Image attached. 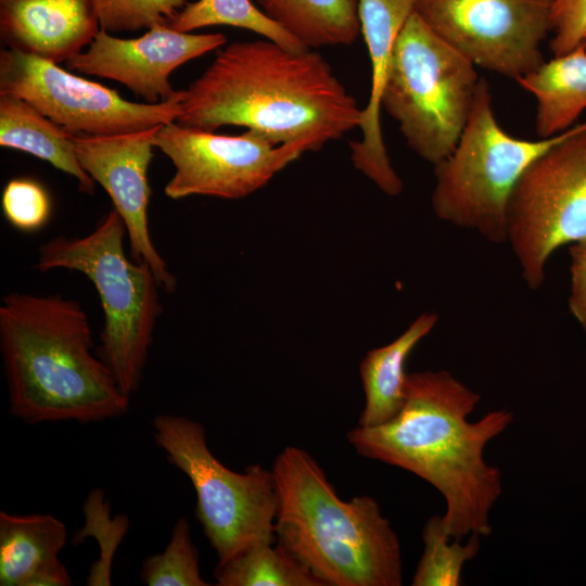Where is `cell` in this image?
<instances>
[{
  "instance_id": "52a82bcc",
  "label": "cell",
  "mask_w": 586,
  "mask_h": 586,
  "mask_svg": "<svg viewBox=\"0 0 586 586\" xmlns=\"http://www.w3.org/2000/svg\"><path fill=\"white\" fill-rule=\"evenodd\" d=\"M572 128L537 140L509 135L498 124L489 86L481 78L472 112L455 149L434 165L431 203L435 215L456 227L476 231L489 242L506 243L507 203L515 182Z\"/></svg>"
},
{
  "instance_id": "277c9868",
  "label": "cell",
  "mask_w": 586,
  "mask_h": 586,
  "mask_svg": "<svg viewBox=\"0 0 586 586\" xmlns=\"http://www.w3.org/2000/svg\"><path fill=\"white\" fill-rule=\"evenodd\" d=\"M276 543L324 586H400L399 538L377 500H342L319 463L286 446L271 468Z\"/></svg>"
},
{
  "instance_id": "484cf974",
  "label": "cell",
  "mask_w": 586,
  "mask_h": 586,
  "mask_svg": "<svg viewBox=\"0 0 586 586\" xmlns=\"http://www.w3.org/2000/svg\"><path fill=\"white\" fill-rule=\"evenodd\" d=\"M85 525L73 536V543L80 544L91 536L99 544L100 557L89 570L87 585H111V566L116 549L129 527L127 514L111 518L110 502L104 499V491L93 489L84 502Z\"/></svg>"
},
{
  "instance_id": "d6986e66",
  "label": "cell",
  "mask_w": 586,
  "mask_h": 586,
  "mask_svg": "<svg viewBox=\"0 0 586 586\" xmlns=\"http://www.w3.org/2000/svg\"><path fill=\"white\" fill-rule=\"evenodd\" d=\"M517 82L536 100L538 138L561 133L586 110V48L579 44L553 56Z\"/></svg>"
},
{
  "instance_id": "9c48e42d",
  "label": "cell",
  "mask_w": 586,
  "mask_h": 586,
  "mask_svg": "<svg viewBox=\"0 0 586 586\" xmlns=\"http://www.w3.org/2000/svg\"><path fill=\"white\" fill-rule=\"evenodd\" d=\"M586 240V122L537 157L507 203L506 242L525 284L538 290L559 247Z\"/></svg>"
},
{
  "instance_id": "4fadbf2b",
  "label": "cell",
  "mask_w": 586,
  "mask_h": 586,
  "mask_svg": "<svg viewBox=\"0 0 586 586\" xmlns=\"http://www.w3.org/2000/svg\"><path fill=\"white\" fill-rule=\"evenodd\" d=\"M161 125L111 136H72L84 170L107 192L122 217L131 258L148 263L161 288L175 292L177 278L157 252L149 229L151 190L148 169L153 157V138Z\"/></svg>"
},
{
  "instance_id": "ffe728a7",
  "label": "cell",
  "mask_w": 586,
  "mask_h": 586,
  "mask_svg": "<svg viewBox=\"0 0 586 586\" xmlns=\"http://www.w3.org/2000/svg\"><path fill=\"white\" fill-rule=\"evenodd\" d=\"M71 133L27 101L0 94V145L31 154L74 177L92 195L95 181L80 166Z\"/></svg>"
},
{
  "instance_id": "d4e9b609",
  "label": "cell",
  "mask_w": 586,
  "mask_h": 586,
  "mask_svg": "<svg viewBox=\"0 0 586 586\" xmlns=\"http://www.w3.org/2000/svg\"><path fill=\"white\" fill-rule=\"evenodd\" d=\"M140 578L148 586H207L200 573L199 552L194 546L190 524L179 518L170 539L161 553L149 556L142 563Z\"/></svg>"
},
{
  "instance_id": "7c38bea8",
  "label": "cell",
  "mask_w": 586,
  "mask_h": 586,
  "mask_svg": "<svg viewBox=\"0 0 586 586\" xmlns=\"http://www.w3.org/2000/svg\"><path fill=\"white\" fill-rule=\"evenodd\" d=\"M552 0H417L416 13L475 66L514 79L544 62Z\"/></svg>"
},
{
  "instance_id": "8992f818",
  "label": "cell",
  "mask_w": 586,
  "mask_h": 586,
  "mask_svg": "<svg viewBox=\"0 0 586 586\" xmlns=\"http://www.w3.org/2000/svg\"><path fill=\"white\" fill-rule=\"evenodd\" d=\"M480 79L475 65L413 11L396 39L381 109L398 124L408 146L436 165L455 149Z\"/></svg>"
},
{
  "instance_id": "f546056e",
  "label": "cell",
  "mask_w": 586,
  "mask_h": 586,
  "mask_svg": "<svg viewBox=\"0 0 586 586\" xmlns=\"http://www.w3.org/2000/svg\"><path fill=\"white\" fill-rule=\"evenodd\" d=\"M570 310L586 330V240L573 244L570 251Z\"/></svg>"
},
{
  "instance_id": "83f0119b",
  "label": "cell",
  "mask_w": 586,
  "mask_h": 586,
  "mask_svg": "<svg viewBox=\"0 0 586 586\" xmlns=\"http://www.w3.org/2000/svg\"><path fill=\"white\" fill-rule=\"evenodd\" d=\"M1 206L5 219L23 232L38 231L51 215L48 192L30 178L11 179L3 188Z\"/></svg>"
},
{
  "instance_id": "cb8c5ba5",
  "label": "cell",
  "mask_w": 586,
  "mask_h": 586,
  "mask_svg": "<svg viewBox=\"0 0 586 586\" xmlns=\"http://www.w3.org/2000/svg\"><path fill=\"white\" fill-rule=\"evenodd\" d=\"M471 534L466 544L451 538L445 530L442 515H432L422 530L423 552L417 564L411 585L459 586L464 563L474 559L481 542Z\"/></svg>"
},
{
  "instance_id": "2e32d148",
  "label": "cell",
  "mask_w": 586,
  "mask_h": 586,
  "mask_svg": "<svg viewBox=\"0 0 586 586\" xmlns=\"http://www.w3.org/2000/svg\"><path fill=\"white\" fill-rule=\"evenodd\" d=\"M99 30L92 0H0L3 48L66 62Z\"/></svg>"
},
{
  "instance_id": "ba28073f",
  "label": "cell",
  "mask_w": 586,
  "mask_h": 586,
  "mask_svg": "<svg viewBox=\"0 0 586 586\" xmlns=\"http://www.w3.org/2000/svg\"><path fill=\"white\" fill-rule=\"evenodd\" d=\"M153 437L167 461L183 472L196 494L195 517L224 563L258 542L276 543L277 492L271 469L225 467L209 450L205 429L192 419L157 415Z\"/></svg>"
},
{
  "instance_id": "5b68a950",
  "label": "cell",
  "mask_w": 586,
  "mask_h": 586,
  "mask_svg": "<svg viewBox=\"0 0 586 586\" xmlns=\"http://www.w3.org/2000/svg\"><path fill=\"white\" fill-rule=\"evenodd\" d=\"M125 237L124 221L113 208L84 237L59 235L43 242L35 267L78 271L93 283L104 314L98 356L130 396L142 381L163 307L151 266L128 258Z\"/></svg>"
},
{
  "instance_id": "3957f363",
  "label": "cell",
  "mask_w": 586,
  "mask_h": 586,
  "mask_svg": "<svg viewBox=\"0 0 586 586\" xmlns=\"http://www.w3.org/2000/svg\"><path fill=\"white\" fill-rule=\"evenodd\" d=\"M88 316L60 294L11 292L0 305L9 412L28 424L101 422L125 415L129 396L92 353Z\"/></svg>"
},
{
  "instance_id": "4dcf8cb0",
  "label": "cell",
  "mask_w": 586,
  "mask_h": 586,
  "mask_svg": "<svg viewBox=\"0 0 586 586\" xmlns=\"http://www.w3.org/2000/svg\"><path fill=\"white\" fill-rule=\"evenodd\" d=\"M581 44L584 46V47L586 48V35H585V37H584V39H583V41H582Z\"/></svg>"
},
{
  "instance_id": "8fae6325",
  "label": "cell",
  "mask_w": 586,
  "mask_h": 586,
  "mask_svg": "<svg viewBox=\"0 0 586 586\" xmlns=\"http://www.w3.org/2000/svg\"><path fill=\"white\" fill-rule=\"evenodd\" d=\"M153 145L175 167L164 188L166 196L173 200L192 195L245 198L311 151L305 141L275 144L250 129L240 136H225L177 122L161 125Z\"/></svg>"
},
{
  "instance_id": "7a4b0ae2",
  "label": "cell",
  "mask_w": 586,
  "mask_h": 586,
  "mask_svg": "<svg viewBox=\"0 0 586 586\" xmlns=\"http://www.w3.org/2000/svg\"><path fill=\"white\" fill-rule=\"evenodd\" d=\"M362 109L315 50L268 39L235 41L182 90L177 123L206 131L242 126L275 144L311 151L359 127Z\"/></svg>"
},
{
  "instance_id": "30bf717a",
  "label": "cell",
  "mask_w": 586,
  "mask_h": 586,
  "mask_svg": "<svg viewBox=\"0 0 586 586\" xmlns=\"http://www.w3.org/2000/svg\"><path fill=\"white\" fill-rule=\"evenodd\" d=\"M0 94L18 97L74 136H111L176 122L182 90L160 103L128 101L50 60L11 48L0 51Z\"/></svg>"
},
{
  "instance_id": "ac0fdd59",
  "label": "cell",
  "mask_w": 586,
  "mask_h": 586,
  "mask_svg": "<svg viewBox=\"0 0 586 586\" xmlns=\"http://www.w3.org/2000/svg\"><path fill=\"white\" fill-rule=\"evenodd\" d=\"M435 313H423L391 343L367 353L359 365L365 407L358 425L370 428L394 418L405 403L406 362L437 323Z\"/></svg>"
},
{
  "instance_id": "4316f807",
  "label": "cell",
  "mask_w": 586,
  "mask_h": 586,
  "mask_svg": "<svg viewBox=\"0 0 586 586\" xmlns=\"http://www.w3.org/2000/svg\"><path fill=\"white\" fill-rule=\"evenodd\" d=\"M100 29L110 34L169 25L186 0H92Z\"/></svg>"
},
{
  "instance_id": "9a60e30c",
  "label": "cell",
  "mask_w": 586,
  "mask_h": 586,
  "mask_svg": "<svg viewBox=\"0 0 586 586\" xmlns=\"http://www.w3.org/2000/svg\"><path fill=\"white\" fill-rule=\"evenodd\" d=\"M417 0H358L360 34L369 53L371 88L362 109L359 128L362 137L349 143L354 167L382 192L396 196L403 181L393 168L381 129V94L396 39Z\"/></svg>"
},
{
  "instance_id": "e0dca14e",
  "label": "cell",
  "mask_w": 586,
  "mask_h": 586,
  "mask_svg": "<svg viewBox=\"0 0 586 586\" xmlns=\"http://www.w3.org/2000/svg\"><path fill=\"white\" fill-rule=\"evenodd\" d=\"M67 539L65 524L51 514L0 512V585L69 586L59 558Z\"/></svg>"
},
{
  "instance_id": "6da1fadb",
  "label": "cell",
  "mask_w": 586,
  "mask_h": 586,
  "mask_svg": "<svg viewBox=\"0 0 586 586\" xmlns=\"http://www.w3.org/2000/svg\"><path fill=\"white\" fill-rule=\"evenodd\" d=\"M405 393L394 418L356 426L347 433L349 444L358 455L407 470L435 487L446 502L442 517L451 538L488 536L502 477L485 461L484 450L513 413L496 409L470 422L481 396L447 370L407 373Z\"/></svg>"
},
{
  "instance_id": "7402d4cb",
  "label": "cell",
  "mask_w": 586,
  "mask_h": 586,
  "mask_svg": "<svg viewBox=\"0 0 586 586\" xmlns=\"http://www.w3.org/2000/svg\"><path fill=\"white\" fill-rule=\"evenodd\" d=\"M218 586H324L315 574L277 543L258 542L217 563Z\"/></svg>"
},
{
  "instance_id": "f1b7e54d",
  "label": "cell",
  "mask_w": 586,
  "mask_h": 586,
  "mask_svg": "<svg viewBox=\"0 0 586 586\" xmlns=\"http://www.w3.org/2000/svg\"><path fill=\"white\" fill-rule=\"evenodd\" d=\"M550 22L553 56L570 52L586 35V0H552Z\"/></svg>"
},
{
  "instance_id": "5bb4252c",
  "label": "cell",
  "mask_w": 586,
  "mask_h": 586,
  "mask_svg": "<svg viewBox=\"0 0 586 586\" xmlns=\"http://www.w3.org/2000/svg\"><path fill=\"white\" fill-rule=\"evenodd\" d=\"M225 35L190 34L155 25L136 38H118L100 29L86 50L66 61L71 71L116 80L145 103L176 98L170 74L193 59L222 47Z\"/></svg>"
},
{
  "instance_id": "603a6c76",
  "label": "cell",
  "mask_w": 586,
  "mask_h": 586,
  "mask_svg": "<svg viewBox=\"0 0 586 586\" xmlns=\"http://www.w3.org/2000/svg\"><path fill=\"white\" fill-rule=\"evenodd\" d=\"M227 25L251 30L291 50H308L300 40L271 21L251 0H196L181 9L168 25L190 33L202 27Z\"/></svg>"
},
{
  "instance_id": "44dd1931",
  "label": "cell",
  "mask_w": 586,
  "mask_h": 586,
  "mask_svg": "<svg viewBox=\"0 0 586 586\" xmlns=\"http://www.w3.org/2000/svg\"><path fill=\"white\" fill-rule=\"evenodd\" d=\"M307 49L349 46L360 35L358 0H255Z\"/></svg>"
}]
</instances>
